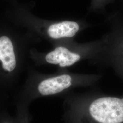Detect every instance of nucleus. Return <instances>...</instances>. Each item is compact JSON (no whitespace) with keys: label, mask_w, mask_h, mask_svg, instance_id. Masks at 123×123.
<instances>
[{"label":"nucleus","mask_w":123,"mask_h":123,"mask_svg":"<svg viewBox=\"0 0 123 123\" xmlns=\"http://www.w3.org/2000/svg\"><path fill=\"white\" fill-rule=\"evenodd\" d=\"M65 123H123V98L92 89L64 95Z\"/></svg>","instance_id":"obj_1"},{"label":"nucleus","mask_w":123,"mask_h":123,"mask_svg":"<svg viewBox=\"0 0 123 123\" xmlns=\"http://www.w3.org/2000/svg\"><path fill=\"white\" fill-rule=\"evenodd\" d=\"M106 39L104 34L99 39L84 43H78L75 39L62 42L57 43L53 51L47 53L44 60L47 63L58 65L62 68H68L83 61L97 66Z\"/></svg>","instance_id":"obj_2"},{"label":"nucleus","mask_w":123,"mask_h":123,"mask_svg":"<svg viewBox=\"0 0 123 123\" xmlns=\"http://www.w3.org/2000/svg\"><path fill=\"white\" fill-rule=\"evenodd\" d=\"M0 60L4 70L12 72L16 66V60L12 41L6 36L0 37Z\"/></svg>","instance_id":"obj_3"},{"label":"nucleus","mask_w":123,"mask_h":123,"mask_svg":"<svg viewBox=\"0 0 123 123\" xmlns=\"http://www.w3.org/2000/svg\"><path fill=\"white\" fill-rule=\"evenodd\" d=\"M110 0H92L89 8L90 12L102 13L105 9L106 5Z\"/></svg>","instance_id":"obj_4"},{"label":"nucleus","mask_w":123,"mask_h":123,"mask_svg":"<svg viewBox=\"0 0 123 123\" xmlns=\"http://www.w3.org/2000/svg\"></svg>","instance_id":"obj_5"}]
</instances>
